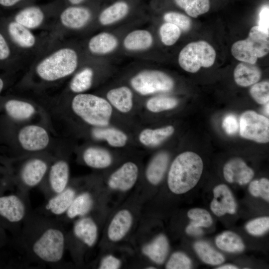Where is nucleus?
I'll use <instances>...</instances> for the list:
<instances>
[{"label":"nucleus","mask_w":269,"mask_h":269,"mask_svg":"<svg viewBox=\"0 0 269 269\" xmlns=\"http://www.w3.org/2000/svg\"><path fill=\"white\" fill-rule=\"evenodd\" d=\"M0 29L15 49L25 59L42 54L55 39L51 35L46 38L37 36L31 30L9 17L0 18Z\"/></svg>","instance_id":"nucleus-4"},{"label":"nucleus","mask_w":269,"mask_h":269,"mask_svg":"<svg viewBox=\"0 0 269 269\" xmlns=\"http://www.w3.org/2000/svg\"><path fill=\"white\" fill-rule=\"evenodd\" d=\"M94 205L92 195L88 191L77 194L66 213L63 216L66 219L73 220L87 216Z\"/></svg>","instance_id":"nucleus-24"},{"label":"nucleus","mask_w":269,"mask_h":269,"mask_svg":"<svg viewBox=\"0 0 269 269\" xmlns=\"http://www.w3.org/2000/svg\"><path fill=\"white\" fill-rule=\"evenodd\" d=\"M218 269H237L238 268L232 265H225L218 268Z\"/></svg>","instance_id":"nucleus-53"},{"label":"nucleus","mask_w":269,"mask_h":269,"mask_svg":"<svg viewBox=\"0 0 269 269\" xmlns=\"http://www.w3.org/2000/svg\"><path fill=\"white\" fill-rule=\"evenodd\" d=\"M133 93L126 86L112 89L107 94L108 102L118 110L122 113L130 111L133 107Z\"/></svg>","instance_id":"nucleus-28"},{"label":"nucleus","mask_w":269,"mask_h":269,"mask_svg":"<svg viewBox=\"0 0 269 269\" xmlns=\"http://www.w3.org/2000/svg\"><path fill=\"white\" fill-rule=\"evenodd\" d=\"M133 216L128 210L119 211L112 219L108 229L109 239L118 242L123 239L130 230L133 223Z\"/></svg>","instance_id":"nucleus-22"},{"label":"nucleus","mask_w":269,"mask_h":269,"mask_svg":"<svg viewBox=\"0 0 269 269\" xmlns=\"http://www.w3.org/2000/svg\"><path fill=\"white\" fill-rule=\"evenodd\" d=\"M18 140L25 150L36 151L46 147L49 142V137L47 132L43 127L28 125L20 130Z\"/></svg>","instance_id":"nucleus-15"},{"label":"nucleus","mask_w":269,"mask_h":269,"mask_svg":"<svg viewBox=\"0 0 269 269\" xmlns=\"http://www.w3.org/2000/svg\"><path fill=\"white\" fill-rule=\"evenodd\" d=\"M68 0L69 2V3L71 4L72 5H77L80 4L81 3H82L85 0Z\"/></svg>","instance_id":"nucleus-54"},{"label":"nucleus","mask_w":269,"mask_h":269,"mask_svg":"<svg viewBox=\"0 0 269 269\" xmlns=\"http://www.w3.org/2000/svg\"><path fill=\"white\" fill-rule=\"evenodd\" d=\"M176 4L189 16L197 17L210 9L209 0H174Z\"/></svg>","instance_id":"nucleus-38"},{"label":"nucleus","mask_w":269,"mask_h":269,"mask_svg":"<svg viewBox=\"0 0 269 269\" xmlns=\"http://www.w3.org/2000/svg\"><path fill=\"white\" fill-rule=\"evenodd\" d=\"M9 17L32 31L44 28L52 30L53 26L48 21L46 13L38 6L24 7Z\"/></svg>","instance_id":"nucleus-14"},{"label":"nucleus","mask_w":269,"mask_h":269,"mask_svg":"<svg viewBox=\"0 0 269 269\" xmlns=\"http://www.w3.org/2000/svg\"><path fill=\"white\" fill-rule=\"evenodd\" d=\"M187 216L192 221L190 222L200 227H209L212 224V218L210 214L201 208H193L187 212Z\"/></svg>","instance_id":"nucleus-41"},{"label":"nucleus","mask_w":269,"mask_h":269,"mask_svg":"<svg viewBox=\"0 0 269 269\" xmlns=\"http://www.w3.org/2000/svg\"><path fill=\"white\" fill-rule=\"evenodd\" d=\"M223 128L229 135H232L237 133L239 129V123L236 117L233 114L227 115L222 122Z\"/></svg>","instance_id":"nucleus-47"},{"label":"nucleus","mask_w":269,"mask_h":269,"mask_svg":"<svg viewBox=\"0 0 269 269\" xmlns=\"http://www.w3.org/2000/svg\"><path fill=\"white\" fill-rule=\"evenodd\" d=\"M59 41L58 38L55 39L33 62L35 74L43 81L53 82L66 78L79 66V55L76 50Z\"/></svg>","instance_id":"nucleus-2"},{"label":"nucleus","mask_w":269,"mask_h":269,"mask_svg":"<svg viewBox=\"0 0 269 269\" xmlns=\"http://www.w3.org/2000/svg\"><path fill=\"white\" fill-rule=\"evenodd\" d=\"M138 173V167L134 163L126 162L112 174L108 180V185L113 190H129L134 185Z\"/></svg>","instance_id":"nucleus-16"},{"label":"nucleus","mask_w":269,"mask_h":269,"mask_svg":"<svg viewBox=\"0 0 269 269\" xmlns=\"http://www.w3.org/2000/svg\"><path fill=\"white\" fill-rule=\"evenodd\" d=\"M215 58L214 48L207 42L201 40L188 43L180 51L178 63L185 71L195 73L201 67L212 66Z\"/></svg>","instance_id":"nucleus-7"},{"label":"nucleus","mask_w":269,"mask_h":269,"mask_svg":"<svg viewBox=\"0 0 269 269\" xmlns=\"http://www.w3.org/2000/svg\"><path fill=\"white\" fill-rule=\"evenodd\" d=\"M77 194L76 190L68 185L62 191L47 198L39 213L59 219L66 213Z\"/></svg>","instance_id":"nucleus-13"},{"label":"nucleus","mask_w":269,"mask_h":269,"mask_svg":"<svg viewBox=\"0 0 269 269\" xmlns=\"http://www.w3.org/2000/svg\"><path fill=\"white\" fill-rule=\"evenodd\" d=\"M269 51V34L261 30L258 26L251 28L248 37L235 42L231 47L233 56L239 61L255 64L259 58Z\"/></svg>","instance_id":"nucleus-6"},{"label":"nucleus","mask_w":269,"mask_h":269,"mask_svg":"<svg viewBox=\"0 0 269 269\" xmlns=\"http://www.w3.org/2000/svg\"><path fill=\"white\" fill-rule=\"evenodd\" d=\"M159 32L161 42L166 46H171L178 40L181 31L175 25L166 22L160 26Z\"/></svg>","instance_id":"nucleus-40"},{"label":"nucleus","mask_w":269,"mask_h":269,"mask_svg":"<svg viewBox=\"0 0 269 269\" xmlns=\"http://www.w3.org/2000/svg\"><path fill=\"white\" fill-rule=\"evenodd\" d=\"M153 37L145 29H136L129 33L123 41L124 47L131 51H139L149 49L152 45Z\"/></svg>","instance_id":"nucleus-27"},{"label":"nucleus","mask_w":269,"mask_h":269,"mask_svg":"<svg viewBox=\"0 0 269 269\" xmlns=\"http://www.w3.org/2000/svg\"><path fill=\"white\" fill-rule=\"evenodd\" d=\"M92 135L96 139H104L114 147L124 146L128 137L123 132L113 128H97L92 131Z\"/></svg>","instance_id":"nucleus-34"},{"label":"nucleus","mask_w":269,"mask_h":269,"mask_svg":"<svg viewBox=\"0 0 269 269\" xmlns=\"http://www.w3.org/2000/svg\"><path fill=\"white\" fill-rule=\"evenodd\" d=\"M261 77V71L255 64L241 62L234 71V80L241 87L253 85L260 80Z\"/></svg>","instance_id":"nucleus-25"},{"label":"nucleus","mask_w":269,"mask_h":269,"mask_svg":"<svg viewBox=\"0 0 269 269\" xmlns=\"http://www.w3.org/2000/svg\"><path fill=\"white\" fill-rule=\"evenodd\" d=\"M25 196L26 194L21 192L19 194L0 195V223L1 221L6 223L18 228L20 232L23 222L30 212Z\"/></svg>","instance_id":"nucleus-8"},{"label":"nucleus","mask_w":269,"mask_h":269,"mask_svg":"<svg viewBox=\"0 0 269 269\" xmlns=\"http://www.w3.org/2000/svg\"><path fill=\"white\" fill-rule=\"evenodd\" d=\"M214 198L210 204L212 212L217 216L226 213L234 214L237 205L234 196L229 188L225 184H219L213 189Z\"/></svg>","instance_id":"nucleus-18"},{"label":"nucleus","mask_w":269,"mask_h":269,"mask_svg":"<svg viewBox=\"0 0 269 269\" xmlns=\"http://www.w3.org/2000/svg\"><path fill=\"white\" fill-rule=\"evenodd\" d=\"M266 105V107L265 108V111L266 112V114L269 115V103H267Z\"/></svg>","instance_id":"nucleus-55"},{"label":"nucleus","mask_w":269,"mask_h":269,"mask_svg":"<svg viewBox=\"0 0 269 269\" xmlns=\"http://www.w3.org/2000/svg\"><path fill=\"white\" fill-rule=\"evenodd\" d=\"M83 159L87 165L96 169L106 168L112 161L111 155L108 151L96 147L87 148L83 153Z\"/></svg>","instance_id":"nucleus-31"},{"label":"nucleus","mask_w":269,"mask_h":269,"mask_svg":"<svg viewBox=\"0 0 269 269\" xmlns=\"http://www.w3.org/2000/svg\"><path fill=\"white\" fill-rule=\"evenodd\" d=\"M163 19L166 22L172 23L178 27L181 31L187 32L191 27V19L182 13L170 11L165 13L163 15Z\"/></svg>","instance_id":"nucleus-43"},{"label":"nucleus","mask_w":269,"mask_h":269,"mask_svg":"<svg viewBox=\"0 0 269 269\" xmlns=\"http://www.w3.org/2000/svg\"><path fill=\"white\" fill-rule=\"evenodd\" d=\"M258 26L262 31L269 34V7L268 5L263 6L260 11Z\"/></svg>","instance_id":"nucleus-48"},{"label":"nucleus","mask_w":269,"mask_h":269,"mask_svg":"<svg viewBox=\"0 0 269 269\" xmlns=\"http://www.w3.org/2000/svg\"><path fill=\"white\" fill-rule=\"evenodd\" d=\"M250 193L255 197H261L269 201V180L266 178L255 180L250 182L249 186Z\"/></svg>","instance_id":"nucleus-44"},{"label":"nucleus","mask_w":269,"mask_h":269,"mask_svg":"<svg viewBox=\"0 0 269 269\" xmlns=\"http://www.w3.org/2000/svg\"><path fill=\"white\" fill-rule=\"evenodd\" d=\"M72 233L74 238L84 246L91 248L97 241L98 229L94 220L86 216L79 218L74 223Z\"/></svg>","instance_id":"nucleus-20"},{"label":"nucleus","mask_w":269,"mask_h":269,"mask_svg":"<svg viewBox=\"0 0 269 269\" xmlns=\"http://www.w3.org/2000/svg\"><path fill=\"white\" fill-rule=\"evenodd\" d=\"M169 155L165 152L157 154L148 165L145 175L148 181L152 185H157L162 180L167 167Z\"/></svg>","instance_id":"nucleus-29"},{"label":"nucleus","mask_w":269,"mask_h":269,"mask_svg":"<svg viewBox=\"0 0 269 269\" xmlns=\"http://www.w3.org/2000/svg\"><path fill=\"white\" fill-rule=\"evenodd\" d=\"M252 86L250 90V93L254 100L261 105H265L269 103V81L257 82Z\"/></svg>","instance_id":"nucleus-42"},{"label":"nucleus","mask_w":269,"mask_h":269,"mask_svg":"<svg viewBox=\"0 0 269 269\" xmlns=\"http://www.w3.org/2000/svg\"><path fill=\"white\" fill-rule=\"evenodd\" d=\"M178 101L174 98L167 96H156L149 99L146 103L148 110L153 113H159L175 108Z\"/></svg>","instance_id":"nucleus-39"},{"label":"nucleus","mask_w":269,"mask_h":269,"mask_svg":"<svg viewBox=\"0 0 269 269\" xmlns=\"http://www.w3.org/2000/svg\"><path fill=\"white\" fill-rule=\"evenodd\" d=\"M246 229L247 232L253 236H261L267 232L269 229V217H262L249 222Z\"/></svg>","instance_id":"nucleus-46"},{"label":"nucleus","mask_w":269,"mask_h":269,"mask_svg":"<svg viewBox=\"0 0 269 269\" xmlns=\"http://www.w3.org/2000/svg\"><path fill=\"white\" fill-rule=\"evenodd\" d=\"M223 175L229 183H237L241 185L248 183L253 178L254 172L240 158L228 161L223 167Z\"/></svg>","instance_id":"nucleus-19"},{"label":"nucleus","mask_w":269,"mask_h":269,"mask_svg":"<svg viewBox=\"0 0 269 269\" xmlns=\"http://www.w3.org/2000/svg\"><path fill=\"white\" fill-rule=\"evenodd\" d=\"M22 0H0V5L4 7H11L16 5Z\"/></svg>","instance_id":"nucleus-51"},{"label":"nucleus","mask_w":269,"mask_h":269,"mask_svg":"<svg viewBox=\"0 0 269 269\" xmlns=\"http://www.w3.org/2000/svg\"><path fill=\"white\" fill-rule=\"evenodd\" d=\"M6 78L3 75L0 74V94L6 87Z\"/></svg>","instance_id":"nucleus-52"},{"label":"nucleus","mask_w":269,"mask_h":269,"mask_svg":"<svg viewBox=\"0 0 269 269\" xmlns=\"http://www.w3.org/2000/svg\"><path fill=\"white\" fill-rule=\"evenodd\" d=\"M132 87L142 95L171 91L174 87L172 78L165 73L155 70L139 72L131 80Z\"/></svg>","instance_id":"nucleus-9"},{"label":"nucleus","mask_w":269,"mask_h":269,"mask_svg":"<svg viewBox=\"0 0 269 269\" xmlns=\"http://www.w3.org/2000/svg\"><path fill=\"white\" fill-rule=\"evenodd\" d=\"M94 71L90 67H85L75 74L70 83V90L75 93H82L92 86Z\"/></svg>","instance_id":"nucleus-36"},{"label":"nucleus","mask_w":269,"mask_h":269,"mask_svg":"<svg viewBox=\"0 0 269 269\" xmlns=\"http://www.w3.org/2000/svg\"><path fill=\"white\" fill-rule=\"evenodd\" d=\"M169 251V243L164 235L157 236L150 243L146 244L142 249V253L157 264H162Z\"/></svg>","instance_id":"nucleus-26"},{"label":"nucleus","mask_w":269,"mask_h":269,"mask_svg":"<svg viewBox=\"0 0 269 269\" xmlns=\"http://www.w3.org/2000/svg\"><path fill=\"white\" fill-rule=\"evenodd\" d=\"M194 249L205 263L211 265H218L223 263L225 258L222 254L214 250L209 244L204 241H198L194 243Z\"/></svg>","instance_id":"nucleus-37"},{"label":"nucleus","mask_w":269,"mask_h":269,"mask_svg":"<svg viewBox=\"0 0 269 269\" xmlns=\"http://www.w3.org/2000/svg\"><path fill=\"white\" fill-rule=\"evenodd\" d=\"M121 265V261L113 255H108L104 257L99 266L100 269H117Z\"/></svg>","instance_id":"nucleus-49"},{"label":"nucleus","mask_w":269,"mask_h":269,"mask_svg":"<svg viewBox=\"0 0 269 269\" xmlns=\"http://www.w3.org/2000/svg\"><path fill=\"white\" fill-rule=\"evenodd\" d=\"M185 231L187 234L192 236H200L203 234V231L201 227L191 223L187 226Z\"/></svg>","instance_id":"nucleus-50"},{"label":"nucleus","mask_w":269,"mask_h":269,"mask_svg":"<svg viewBox=\"0 0 269 269\" xmlns=\"http://www.w3.org/2000/svg\"><path fill=\"white\" fill-rule=\"evenodd\" d=\"M147 269H155V268L154 267H150L149 268H147Z\"/></svg>","instance_id":"nucleus-56"},{"label":"nucleus","mask_w":269,"mask_h":269,"mask_svg":"<svg viewBox=\"0 0 269 269\" xmlns=\"http://www.w3.org/2000/svg\"><path fill=\"white\" fill-rule=\"evenodd\" d=\"M48 170L47 162L38 158L26 161L20 169L19 178L21 190L20 192L25 194L28 190L40 184Z\"/></svg>","instance_id":"nucleus-12"},{"label":"nucleus","mask_w":269,"mask_h":269,"mask_svg":"<svg viewBox=\"0 0 269 269\" xmlns=\"http://www.w3.org/2000/svg\"><path fill=\"white\" fill-rule=\"evenodd\" d=\"M240 134L242 137L258 143L269 141V120L257 112L249 110L240 117Z\"/></svg>","instance_id":"nucleus-11"},{"label":"nucleus","mask_w":269,"mask_h":269,"mask_svg":"<svg viewBox=\"0 0 269 269\" xmlns=\"http://www.w3.org/2000/svg\"><path fill=\"white\" fill-rule=\"evenodd\" d=\"M129 11V6L127 2L117 1L104 9L98 17V20L102 25H110L123 19Z\"/></svg>","instance_id":"nucleus-32"},{"label":"nucleus","mask_w":269,"mask_h":269,"mask_svg":"<svg viewBox=\"0 0 269 269\" xmlns=\"http://www.w3.org/2000/svg\"><path fill=\"white\" fill-rule=\"evenodd\" d=\"M73 112L87 124L98 127L109 125L112 108L105 99L91 94L79 93L72 99Z\"/></svg>","instance_id":"nucleus-5"},{"label":"nucleus","mask_w":269,"mask_h":269,"mask_svg":"<svg viewBox=\"0 0 269 269\" xmlns=\"http://www.w3.org/2000/svg\"><path fill=\"white\" fill-rule=\"evenodd\" d=\"M118 44V40L115 35L108 32H102L89 39L87 47L91 53L103 55L114 51Z\"/></svg>","instance_id":"nucleus-23"},{"label":"nucleus","mask_w":269,"mask_h":269,"mask_svg":"<svg viewBox=\"0 0 269 269\" xmlns=\"http://www.w3.org/2000/svg\"><path fill=\"white\" fill-rule=\"evenodd\" d=\"M4 109L8 117L16 120L28 119L35 113L32 105L15 99L7 100L4 103Z\"/></svg>","instance_id":"nucleus-30"},{"label":"nucleus","mask_w":269,"mask_h":269,"mask_svg":"<svg viewBox=\"0 0 269 269\" xmlns=\"http://www.w3.org/2000/svg\"><path fill=\"white\" fill-rule=\"evenodd\" d=\"M70 177L68 163L59 160L51 166L48 174V189L45 192L47 198L64 190L68 186Z\"/></svg>","instance_id":"nucleus-17"},{"label":"nucleus","mask_w":269,"mask_h":269,"mask_svg":"<svg viewBox=\"0 0 269 269\" xmlns=\"http://www.w3.org/2000/svg\"><path fill=\"white\" fill-rule=\"evenodd\" d=\"M203 169L200 156L192 151L180 153L170 167L167 184L174 194H181L192 189L199 181Z\"/></svg>","instance_id":"nucleus-3"},{"label":"nucleus","mask_w":269,"mask_h":269,"mask_svg":"<svg viewBox=\"0 0 269 269\" xmlns=\"http://www.w3.org/2000/svg\"><path fill=\"white\" fill-rule=\"evenodd\" d=\"M25 60L0 29V70L10 72Z\"/></svg>","instance_id":"nucleus-21"},{"label":"nucleus","mask_w":269,"mask_h":269,"mask_svg":"<svg viewBox=\"0 0 269 269\" xmlns=\"http://www.w3.org/2000/svg\"><path fill=\"white\" fill-rule=\"evenodd\" d=\"M92 17L91 10L84 6L72 5L59 13L52 29V35L61 38L66 30H79L85 27Z\"/></svg>","instance_id":"nucleus-10"},{"label":"nucleus","mask_w":269,"mask_h":269,"mask_svg":"<svg viewBox=\"0 0 269 269\" xmlns=\"http://www.w3.org/2000/svg\"><path fill=\"white\" fill-rule=\"evenodd\" d=\"M192 262L185 254L177 252L170 257L165 268L167 269H189L191 268Z\"/></svg>","instance_id":"nucleus-45"},{"label":"nucleus","mask_w":269,"mask_h":269,"mask_svg":"<svg viewBox=\"0 0 269 269\" xmlns=\"http://www.w3.org/2000/svg\"><path fill=\"white\" fill-rule=\"evenodd\" d=\"M216 246L221 250L230 253H239L244 250V243L237 234L232 231H225L215 239Z\"/></svg>","instance_id":"nucleus-35"},{"label":"nucleus","mask_w":269,"mask_h":269,"mask_svg":"<svg viewBox=\"0 0 269 269\" xmlns=\"http://www.w3.org/2000/svg\"><path fill=\"white\" fill-rule=\"evenodd\" d=\"M66 235L60 219L29 212L17 237V245L26 261L58 266L67 248Z\"/></svg>","instance_id":"nucleus-1"},{"label":"nucleus","mask_w":269,"mask_h":269,"mask_svg":"<svg viewBox=\"0 0 269 269\" xmlns=\"http://www.w3.org/2000/svg\"><path fill=\"white\" fill-rule=\"evenodd\" d=\"M174 132V128L172 126L156 129H146L139 134V140L146 146H156L171 135Z\"/></svg>","instance_id":"nucleus-33"}]
</instances>
